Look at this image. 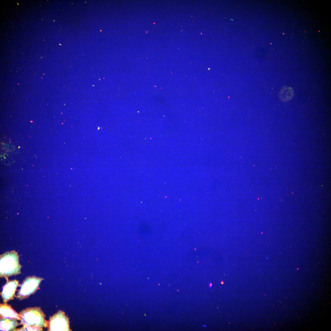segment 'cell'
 I'll use <instances>...</instances> for the list:
<instances>
[{
	"mask_svg": "<svg viewBox=\"0 0 331 331\" xmlns=\"http://www.w3.org/2000/svg\"><path fill=\"white\" fill-rule=\"evenodd\" d=\"M15 318H0V331H15L16 328L21 324Z\"/></svg>",
	"mask_w": 331,
	"mask_h": 331,
	"instance_id": "52a82bcc",
	"label": "cell"
},
{
	"mask_svg": "<svg viewBox=\"0 0 331 331\" xmlns=\"http://www.w3.org/2000/svg\"><path fill=\"white\" fill-rule=\"evenodd\" d=\"M19 285V281L16 280L7 281L6 284L2 287L1 292L4 303H6L9 301L13 299L15 297V292Z\"/></svg>",
	"mask_w": 331,
	"mask_h": 331,
	"instance_id": "5b68a950",
	"label": "cell"
},
{
	"mask_svg": "<svg viewBox=\"0 0 331 331\" xmlns=\"http://www.w3.org/2000/svg\"><path fill=\"white\" fill-rule=\"evenodd\" d=\"M212 283H210L209 284V287H211L212 286Z\"/></svg>",
	"mask_w": 331,
	"mask_h": 331,
	"instance_id": "30bf717a",
	"label": "cell"
},
{
	"mask_svg": "<svg viewBox=\"0 0 331 331\" xmlns=\"http://www.w3.org/2000/svg\"><path fill=\"white\" fill-rule=\"evenodd\" d=\"M43 328L33 326H23L20 329H17L16 331H42Z\"/></svg>",
	"mask_w": 331,
	"mask_h": 331,
	"instance_id": "9c48e42d",
	"label": "cell"
},
{
	"mask_svg": "<svg viewBox=\"0 0 331 331\" xmlns=\"http://www.w3.org/2000/svg\"><path fill=\"white\" fill-rule=\"evenodd\" d=\"M0 277L8 278L21 273V265L19 261V256L14 250L8 251L0 255Z\"/></svg>",
	"mask_w": 331,
	"mask_h": 331,
	"instance_id": "6da1fadb",
	"label": "cell"
},
{
	"mask_svg": "<svg viewBox=\"0 0 331 331\" xmlns=\"http://www.w3.org/2000/svg\"><path fill=\"white\" fill-rule=\"evenodd\" d=\"M43 279L34 276L27 277L21 285V288L15 297L20 300L28 298L38 289L41 281Z\"/></svg>",
	"mask_w": 331,
	"mask_h": 331,
	"instance_id": "3957f363",
	"label": "cell"
},
{
	"mask_svg": "<svg viewBox=\"0 0 331 331\" xmlns=\"http://www.w3.org/2000/svg\"><path fill=\"white\" fill-rule=\"evenodd\" d=\"M203 326H204V327H206V326H205L204 325H203Z\"/></svg>",
	"mask_w": 331,
	"mask_h": 331,
	"instance_id": "8fae6325",
	"label": "cell"
},
{
	"mask_svg": "<svg viewBox=\"0 0 331 331\" xmlns=\"http://www.w3.org/2000/svg\"><path fill=\"white\" fill-rule=\"evenodd\" d=\"M48 331H70L68 318L63 311L59 310L48 321Z\"/></svg>",
	"mask_w": 331,
	"mask_h": 331,
	"instance_id": "277c9868",
	"label": "cell"
},
{
	"mask_svg": "<svg viewBox=\"0 0 331 331\" xmlns=\"http://www.w3.org/2000/svg\"><path fill=\"white\" fill-rule=\"evenodd\" d=\"M294 94V90L291 87L285 86L282 87L280 90L279 94V97L282 101L287 102L292 98Z\"/></svg>",
	"mask_w": 331,
	"mask_h": 331,
	"instance_id": "ba28073f",
	"label": "cell"
},
{
	"mask_svg": "<svg viewBox=\"0 0 331 331\" xmlns=\"http://www.w3.org/2000/svg\"><path fill=\"white\" fill-rule=\"evenodd\" d=\"M21 324L23 326H33L43 328L48 326V321L40 307L28 308L19 313Z\"/></svg>",
	"mask_w": 331,
	"mask_h": 331,
	"instance_id": "7a4b0ae2",
	"label": "cell"
},
{
	"mask_svg": "<svg viewBox=\"0 0 331 331\" xmlns=\"http://www.w3.org/2000/svg\"><path fill=\"white\" fill-rule=\"evenodd\" d=\"M0 318H15L20 320L19 314L6 303H0Z\"/></svg>",
	"mask_w": 331,
	"mask_h": 331,
	"instance_id": "8992f818",
	"label": "cell"
}]
</instances>
